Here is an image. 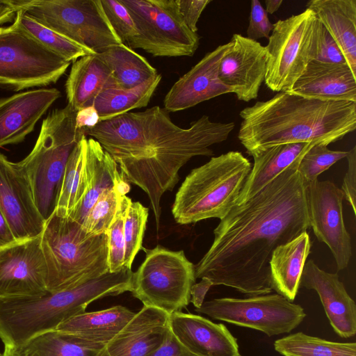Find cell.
I'll use <instances>...</instances> for the list:
<instances>
[{
    "label": "cell",
    "instance_id": "bcb514c9",
    "mask_svg": "<svg viewBox=\"0 0 356 356\" xmlns=\"http://www.w3.org/2000/svg\"><path fill=\"white\" fill-rule=\"evenodd\" d=\"M99 122V115L93 104L76 111V125L79 129L85 131L92 129Z\"/></svg>",
    "mask_w": 356,
    "mask_h": 356
},
{
    "label": "cell",
    "instance_id": "ac0fdd59",
    "mask_svg": "<svg viewBox=\"0 0 356 356\" xmlns=\"http://www.w3.org/2000/svg\"><path fill=\"white\" fill-rule=\"evenodd\" d=\"M229 42L207 53L170 88L163 99L164 109L169 112L183 111L218 96L231 93L218 76L221 58Z\"/></svg>",
    "mask_w": 356,
    "mask_h": 356
},
{
    "label": "cell",
    "instance_id": "db71d44e",
    "mask_svg": "<svg viewBox=\"0 0 356 356\" xmlns=\"http://www.w3.org/2000/svg\"><path fill=\"white\" fill-rule=\"evenodd\" d=\"M239 356H242V355H240Z\"/></svg>",
    "mask_w": 356,
    "mask_h": 356
},
{
    "label": "cell",
    "instance_id": "e575fe53",
    "mask_svg": "<svg viewBox=\"0 0 356 356\" xmlns=\"http://www.w3.org/2000/svg\"><path fill=\"white\" fill-rule=\"evenodd\" d=\"M16 18L22 29L36 41L68 62H74L82 56L95 54L45 26L21 10L17 12Z\"/></svg>",
    "mask_w": 356,
    "mask_h": 356
},
{
    "label": "cell",
    "instance_id": "8992f818",
    "mask_svg": "<svg viewBox=\"0 0 356 356\" xmlns=\"http://www.w3.org/2000/svg\"><path fill=\"white\" fill-rule=\"evenodd\" d=\"M103 296L102 284L92 280L40 296L0 298V339L4 345L19 347L40 334L56 330Z\"/></svg>",
    "mask_w": 356,
    "mask_h": 356
},
{
    "label": "cell",
    "instance_id": "60d3db41",
    "mask_svg": "<svg viewBox=\"0 0 356 356\" xmlns=\"http://www.w3.org/2000/svg\"><path fill=\"white\" fill-rule=\"evenodd\" d=\"M273 29V24L269 20L268 13L258 0L251 1L249 24L247 38L257 40L269 38Z\"/></svg>",
    "mask_w": 356,
    "mask_h": 356
},
{
    "label": "cell",
    "instance_id": "d590c367",
    "mask_svg": "<svg viewBox=\"0 0 356 356\" xmlns=\"http://www.w3.org/2000/svg\"><path fill=\"white\" fill-rule=\"evenodd\" d=\"M149 209L139 202L127 199L124 218V264L131 269L132 263L138 251L143 248V239L146 228Z\"/></svg>",
    "mask_w": 356,
    "mask_h": 356
},
{
    "label": "cell",
    "instance_id": "f35d334b",
    "mask_svg": "<svg viewBox=\"0 0 356 356\" xmlns=\"http://www.w3.org/2000/svg\"><path fill=\"white\" fill-rule=\"evenodd\" d=\"M128 197H122L115 217L107 230L108 265L110 273L122 269L124 264V218Z\"/></svg>",
    "mask_w": 356,
    "mask_h": 356
},
{
    "label": "cell",
    "instance_id": "2e32d148",
    "mask_svg": "<svg viewBox=\"0 0 356 356\" xmlns=\"http://www.w3.org/2000/svg\"><path fill=\"white\" fill-rule=\"evenodd\" d=\"M0 209L17 241L41 234L45 220L35 206L28 179L18 163L1 152Z\"/></svg>",
    "mask_w": 356,
    "mask_h": 356
},
{
    "label": "cell",
    "instance_id": "816d5d0a",
    "mask_svg": "<svg viewBox=\"0 0 356 356\" xmlns=\"http://www.w3.org/2000/svg\"><path fill=\"white\" fill-rule=\"evenodd\" d=\"M2 356H24L15 347L4 345Z\"/></svg>",
    "mask_w": 356,
    "mask_h": 356
},
{
    "label": "cell",
    "instance_id": "4316f807",
    "mask_svg": "<svg viewBox=\"0 0 356 356\" xmlns=\"http://www.w3.org/2000/svg\"><path fill=\"white\" fill-rule=\"evenodd\" d=\"M312 242L307 232L280 245L273 251L270 262L272 289L293 302L300 287V281Z\"/></svg>",
    "mask_w": 356,
    "mask_h": 356
},
{
    "label": "cell",
    "instance_id": "52a82bcc",
    "mask_svg": "<svg viewBox=\"0 0 356 356\" xmlns=\"http://www.w3.org/2000/svg\"><path fill=\"white\" fill-rule=\"evenodd\" d=\"M75 111L67 104L42 120L31 152L17 162L29 182L35 206L46 221L54 211L58 186L67 159L86 135L76 125Z\"/></svg>",
    "mask_w": 356,
    "mask_h": 356
},
{
    "label": "cell",
    "instance_id": "1f68e13d",
    "mask_svg": "<svg viewBox=\"0 0 356 356\" xmlns=\"http://www.w3.org/2000/svg\"><path fill=\"white\" fill-rule=\"evenodd\" d=\"M104 346L52 330L15 348L24 356H96Z\"/></svg>",
    "mask_w": 356,
    "mask_h": 356
},
{
    "label": "cell",
    "instance_id": "74e56055",
    "mask_svg": "<svg viewBox=\"0 0 356 356\" xmlns=\"http://www.w3.org/2000/svg\"><path fill=\"white\" fill-rule=\"evenodd\" d=\"M347 153L348 151L331 150L325 145H314L301 159L298 171L306 182L314 181L322 172L346 158Z\"/></svg>",
    "mask_w": 356,
    "mask_h": 356
},
{
    "label": "cell",
    "instance_id": "603a6c76",
    "mask_svg": "<svg viewBox=\"0 0 356 356\" xmlns=\"http://www.w3.org/2000/svg\"><path fill=\"white\" fill-rule=\"evenodd\" d=\"M111 188H120L129 192L130 186L123 179L112 156L99 142L89 138L87 140L79 198L69 218L81 225L100 195Z\"/></svg>",
    "mask_w": 356,
    "mask_h": 356
},
{
    "label": "cell",
    "instance_id": "9a60e30c",
    "mask_svg": "<svg viewBox=\"0 0 356 356\" xmlns=\"http://www.w3.org/2000/svg\"><path fill=\"white\" fill-rule=\"evenodd\" d=\"M46 277L40 235L0 248V298L44 295Z\"/></svg>",
    "mask_w": 356,
    "mask_h": 356
},
{
    "label": "cell",
    "instance_id": "ee69618b",
    "mask_svg": "<svg viewBox=\"0 0 356 356\" xmlns=\"http://www.w3.org/2000/svg\"><path fill=\"white\" fill-rule=\"evenodd\" d=\"M211 2V0H177L182 19L191 31L197 33L198 20Z\"/></svg>",
    "mask_w": 356,
    "mask_h": 356
},
{
    "label": "cell",
    "instance_id": "4fadbf2b",
    "mask_svg": "<svg viewBox=\"0 0 356 356\" xmlns=\"http://www.w3.org/2000/svg\"><path fill=\"white\" fill-rule=\"evenodd\" d=\"M195 312L213 319L259 330L268 337L286 334L306 317L304 309L278 293L204 302Z\"/></svg>",
    "mask_w": 356,
    "mask_h": 356
},
{
    "label": "cell",
    "instance_id": "f907efd6",
    "mask_svg": "<svg viewBox=\"0 0 356 356\" xmlns=\"http://www.w3.org/2000/svg\"><path fill=\"white\" fill-rule=\"evenodd\" d=\"M266 11L267 13L273 14L280 8L282 0H265Z\"/></svg>",
    "mask_w": 356,
    "mask_h": 356
},
{
    "label": "cell",
    "instance_id": "7402d4cb",
    "mask_svg": "<svg viewBox=\"0 0 356 356\" xmlns=\"http://www.w3.org/2000/svg\"><path fill=\"white\" fill-rule=\"evenodd\" d=\"M300 286L316 291L331 326L339 337L355 336L356 305L337 273L321 269L310 259L305 263Z\"/></svg>",
    "mask_w": 356,
    "mask_h": 356
},
{
    "label": "cell",
    "instance_id": "f6af8a7d",
    "mask_svg": "<svg viewBox=\"0 0 356 356\" xmlns=\"http://www.w3.org/2000/svg\"><path fill=\"white\" fill-rule=\"evenodd\" d=\"M170 328V327H169ZM149 356H196L184 348L168 330L161 345Z\"/></svg>",
    "mask_w": 356,
    "mask_h": 356
},
{
    "label": "cell",
    "instance_id": "d4e9b609",
    "mask_svg": "<svg viewBox=\"0 0 356 356\" xmlns=\"http://www.w3.org/2000/svg\"><path fill=\"white\" fill-rule=\"evenodd\" d=\"M314 145L316 144H281L257 149L248 154L253 157L254 163L236 204L245 202L257 194L286 168L302 159Z\"/></svg>",
    "mask_w": 356,
    "mask_h": 356
},
{
    "label": "cell",
    "instance_id": "ab89813d",
    "mask_svg": "<svg viewBox=\"0 0 356 356\" xmlns=\"http://www.w3.org/2000/svg\"><path fill=\"white\" fill-rule=\"evenodd\" d=\"M105 15L122 44L127 46L136 35L134 20L119 0H101Z\"/></svg>",
    "mask_w": 356,
    "mask_h": 356
},
{
    "label": "cell",
    "instance_id": "ba28073f",
    "mask_svg": "<svg viewBox=\"0 0 356 356\" xmlns=\"http://www.w3.org/2000/svg\"><path fill=\"white\" fill-rule=\"evenodd\" d=\"M45 26L74 42L101 53L122 44L110 24L101 0H10Z\"/></svg>",
    "mask_w": 356,
    "mask_h": 356
},
{
    "label": "cell",
    "instance_id": "f5cc1de1",
    "mask_svg": "<svg viewBox=\"0 0 356 356\" xmlns=\"http://www.w3.org/2000/svg\"><path fill=\"white\" fill-rule=\"evenodd\" d=\"M0 356H2V354L0 353Z\"/></svg>",
    "mask_w": 356,
    "mask_h": 356
},
{
    "label": "cell",
    "instance_id": "e0dca14e",
    "mask_svg": "<svg viewBox=\"0 0 356 356\" xmlns=\"http://www.w3.org/2000/svg\"><path fill=\"white\" fill-rule=\"evenodd\" d=\"M220 60L218 76L238 100L248 102L257 98L267 70L264 46L238 33L233 34Z\"/></svg>",
    "mask_w": 356,
    "mask_h": 356
},
{
    "label": "cell",
    "instance_id": "8d00e7d4",
    "mask_svg": "<svg viewBox=\"0 0 356 356\" xmlns=\"http://www.w3.org/2000/svg\"><path fill=\"white\" fill-rule=\"evenodd\" d=\"M127 193L120 188L104 191L81 224L86 232L91 235L106 234L115 217L122 197Z\"/></svg>",
    "mask_w": 356,
    "mask_h": 356
},
{
    "label": "cell",
    "instance_id": "3957f363",
    "mask_svg": "<svg viewBox=\"0 0 356 356\" xmlns=\"http://www.w3.org/2000/svg\"><path fill=\"white\" fill-rule=\"evenodd\" d=\"M238 138L248 154L273 145H328L356 129V102L323 101L279 92L242 109Z\"/></svg>",
    "mask_w": 356,
    "mask_h": 356
},
{
    "label": "cell",
    "instance_id": "9c48e42d",
    "mask_svg": "<svg viewBox=\"0 0 356 356\" xmlns=\"http://www.w3.org/2000/svg\"><path fill=\"white\" fill-rule=\"evenodd\" d=\"M144 250L145 258L133 273L130 292L144 306L168 314L181 312L191 302L196 279L195 265L183 250L172 251L160 245Z\"/></svg>",
    "mask_w": 356,
    "mask_h": 356
},
{
    "label": "cell",
    "instance_id": "681fc988",
    "mask_svg": "<svg viewBox=\"0 0 356 356\" xmlns=\"http://www.w3.org/2000/svg\"><path fill=\"white\" fill-rule=\"evenodd\" d=\"M17 10L11 3L10 0H0V26L8 23H13Z\"/></svg>",
    "mask_w": 356,
    "mask_h": 356
},
{
    "label": "cell",
    "instance_id": "c3c4849f",
    "mask_svg": "<svg viewBox=\"0 0 356 356\" xmlns=\"http://www.w3.org/2000/svg\"><path fill=\"white\" fill-rule=\"evenodd\" d=\"M17 242L4 214L0 209V248Z\"/></svg>",
    "mask_w": 356,
    "mask_h": 356
},
{
    "label": "cell",
    "instance_id": "6da1fadb",
    "mask_svg": "<svg viewBox=\"0 0 356 356\" xmlns=\"http://www.w3.org/2000/svg\"><path fill=\"white\" fill-rule=\"evenodd\" d=\"M300 160L220 220L211 247L195 265V278L249 296L272 292L273 251L309 227L306 181L298 171Z\"/></svg>",
    "mask_w": 356,
    "mask_h": 356
},
{
    "label": "cell",
    "instance_id": "83f0119b",
    "mask_svg": "<svg viewBox=\"0 0 356 356\" xmlns=\"http://www.w3.org/2000/svg\"><path fill=\"white\" fill-rule=\"evenodd\" d=\"M109 87H116L111 72L97 54L82 56L73 62L65 82L67 104L76 111L91 106Z\"/></svg>",
    "mask_w": 356,
    "mask_h": 356
},
{
    "label": "cell",
    "instance_id": "44dd1931",
    "mask_svg": "<svg viewBox=\"0 0 356 356\" xmlns=\"http://www.w3.org/2000/svg\"><path fill=\"white\" fill-rule=\"evenodd\" d=\"M169 316L160 309L143 306L96 356H149L166 337Z\"/></svg>",
    "mask_w": 356,
    "mask_h": 356
},
{
    "label": "cell",
    "instance_id": "5b68a950",
    "mask_svg": "<svg viewBox=\"0 0 356 356\" xmlns=\"http://www.w3.org/2000/svg\"><path fill=\"white\" fill-rule=\"evenodd\" d=\"M238 151L212 157L193 169L178 189L172 213L181 225L222 219L236 205L252 169Z\"/></svg>",
    "mask_w": 356,
    "mask_h": 356
},
{
    "label": "cell",
    "instance_id": "d6986e66",
    "mask_svg": "<svg viewBox=\"0 0 356 356\" xmlns=\"http://www.w3.org/2000/svg\"><path fill=\"white\" fill-rule=\"evenodd\" d=\"M61 96L56 88L31 89L0 99V148L24 141Z\"/></svg>",
    "mask_w": 356,
    "mask_h": 356
},
{
    "label": "cell",
    "instance_id": "b9f144b4",
    "mask_svg": "<svg viewBox=\"0 0 356 356\" xmlns=\"http://www.w3.org/2000/svg\"><path fill=\"white\" fill-rule=\"evenodd\" d=\"M315 60L327 63H346L343 53L337 43L321 22L319 24L318 51Z\"/></svg>",
    "mask_w": 356,
    "mask_h": 356
},
{
    "label": "cell",
    "instance_id": "4dcf8cb0",
    "mask_svg": "<svg viewBox=\"0 0 356 356\" xmlns=\"http://www.w3.org/2000/svg\"><path fill=\"white\" fill-rule=\"evenodd\" d=\"M161 80V75L158 74L156 76L132 88L109 87L103 90L92 104L98 112L100 122L147 106Z\"/></svg>",
    "mask_w": 356,
    "mask_h": 356
},
{
    "label": "cell",
    "instance_id": "5bb4252c",
    "mask_svg": "<svg viewBox=\"0 0 356 356\" xmlns=\"http://www.w3.org/2000/svg\"><path fill=\"white\" fill-rule=\"evenodd\" d=\"M309 227L320 242L330 248L338 270L345 269L352 257L350 235L343 217V193L330 181L306 182Z\"/></svg>",
    "mask_w": 356,
    "mask_h": 356
},
{
    "label": "cell",
    "instance_id": "30bf717a",
    "mask_svg": "<svg viewBox=\"0 0 356 356\" xmlns=\"http://www.w3.org/2000/svg\"><path fill=\"white\" fill-rule=\"evenodd\" d=\"M320 21L311 10L273 24L265 48V84L273 92H288L316 57Z\"/></svg>",
    "mask_w": 356,
    "mask_h": 356
},
{
    "label": "cell",
    "instance_id": "484cf974",
    "mask_svg": "<svg viewBox=\"0 0 356 356\" xmlns=\"http://www.w3.org/2000/svg\"><path fill=\"white\" fill-rule=\"evenodd\" d=\"M306 7L330 33L356 75V0H311Z\"/></svg>",
    "mask_w": 356,
    "mask_h": 356
},
{
    "label": "cell",
    "instance_id": "cb8c5ba5",
    "mask_svg": "<svg viewBox=\"0 0 356 356\" xmlns=\"http://www.w3.org/2000/svg\"><path fill=\"white\" fill-rule=\"evenodd\" d=\"M288 92L323 101L356 102V75L346 63L314 60Z\"/></svg>",
    "mask_w": 356,
    "mask_h": 356
},
{
    "label": "cell",
    "instance_id": "7a4b0ae2",
    "mask_svg": "<svg viewBox=\"0 0 356 356\" xmlns=\"http://www.w3.org/2000/svg\"><path fill=\"white\" fill-rule=\"evenodd\" d=\"M234 127L204 115L182 128L155 106L102 121L84 133L112 156L126 182L147 194L159 229L161 197L177 184L179 170L194 156L213 155L210 147L226 140Z\"/></svg>",
    "mask_w": 356,
    "mask_h": 356
},
{
    "label": "cell",
    "instance_id": "f1b7e54d",
    "mask_svg": "<svg viewBox=\"0 0 356 356\" xmlns=\"http://www.w3.org/2000/svg\"><path fill=\"white\" fill-rule=\"evenodd\" d=\"M135 312L117 305L75 315L54 330L102 345L109 342L133 318Z\"/></svg>",
    "mask_w": 356,
    "mask_h": 356
},
{
    "label": "cell",
    "instance_id": "d6a6232c",
    "mask_svg": "<svg viewBox=\"0 0 356 356\" xmlns=\"http://www.w3.org/2000/svg\"><path fill=\"white\" fill-rule=\"evenodd\" d=\"M274 348L283 356H356L355 342H335L302 332L276 340Z\"/></svg>",
    "mask_w": 356,
    "mask_h": 356
},
{
    "label": "cell",
    "instance_id": "7c38bea8",
    "mask_svg": "<svg viewBox=\"0 0 356 356\" xmlns=\"http://www.w3.org/2000/svg\"><path fill=\"white\" fill-rule=\"evenodd\" d=\"M128 10L136 35L127 47L153 56H192L200 36L185 24L177 0H119Z\"/></svg>",
    "mask_w": 356,
    "mask_h": 356
},
{
    "label": "cell",
    "instance_id": "ffe728a7",
    "mask_svg": "<svg viewBox=\"0 0 356 356\" xmlns=\"http://www.w3.org/2000/svg\"><path fill=\"white\" fill-rule=\"evenodd\" d=\"M169 327L177 340L196 356L240 355L236 338L223 323L176 312L169 316Z\"/></svg>",
    "mask_w": 356,
    "mask_h": 356
},
{
    "label": "cell",
    "instance_id": "7dc6e473",
    "mask_svg": "<svg viewBox=\"0 0 356 356\" xmlns=\"http://www.w3.org/2000/svg\"><path fill=\"white\" fill-rule=\"evenodd\" d=\"M212 286V282L206 277L201 278L200 282L193 285L191 291V301L195 308H199L202 305L207 293Z\"/></svg>",
    "mask_w": 356,
    "mask_h": 356
},
{
    "label": "cell",
    "instance_id": "7bdbcfd3",
    "mask_svg": "<svg viewBox=\"0 0 356 356\" xmlns=\"http://www.w3.org/2000/svg\"><path fill=\"white\" fill-rule=\"evenodd\" d=\"M348 161V168L345 174L341 191L350 204L354 215H356V146L348 151L346 157Z\"/></svg>",
    "mask_w": 356,
    "mask_h": 356
},
{
    "label": "cell",
    "instance_id": "836d02e7",
    "mask_svg": "<svg viewBox=\"0 0 356 356\" xmlns=\"http://www.w3.org/2000/svg\"><path fill=\"white\" fill-rule=\"evenodd\" d=\"M87 140V136L83 135L67 159L58 186L53 211L58 216L69 218L77 204L81 191Z\"/></svg>",
    "mask_w": 356,
    "mask_h": 356
},
{
    "label": "cell",
    "instance_id": "8fae6325",
    "mask_svg": "<svg viewBox=\"0 0 356 356\" xmlns=\"http://www.w3.org/2000/svg\"><path fill=\"white\" fill-rule=\"evenodd\" d=\"M36 41L17 19L0 26V88L19 92L56 83L70 65Z\"/></svg>",
    "mask_w": 356,
    "mask_h": 356
},
{
    "label": "cell",
    "instance_id": "f546056e",
    "mask_svg": "<svg viewBox=\"0 0 356 356\" xmlns=\"http://www.w3.org/2000/svg\"><path fill=\"white\" fill-rule=\"evenodd\" d=\"M97 56L111 70L120 88H134L158 75L145 58L124 44L111 47Z\"/></svg>",
    "mask_w": 356,
    "mask_h": 356
},
{
    "label": "cell",
    "instance_id": "277c9868",
    "mask_svg": "<svg viewBox=\"0 0 356 356\" xmlns=\"http://www.w3.org/2000/svg\"><path fill=\"white\" fill-rule=\"evenodd\" d=\"M40 247L48 292L71 289L109 272L106 234H89L70 218L53 212L40 234Z\"/></svg>",
    "mask_w": 356,
    "mask_h": 356
}]
</instances>
